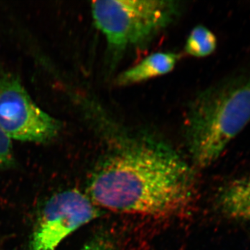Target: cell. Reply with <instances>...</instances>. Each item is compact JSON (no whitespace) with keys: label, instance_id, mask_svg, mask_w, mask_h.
Segmentation results:
<instances>
[{"label":"cell","instance_id":"1","mask_svg":"<svg viewBox=\"0 0 250 250\" xmlns=\"http://www.w3.org/2000/svg\"><path fill=\"white\" fill-rule=\"evenodd\" d=\"M107 144L90 180L95 205L118 213L170 217L193 199L191 168L170 145L147 131H134L97 110Z\"/></svg>","mask_w":250,"mask_h":250},{"label":"cell","instance_id":"2","mask_svg":"<svg viewBox=\"0 0 250 250\" xmlns=\"http://www.w3.org/2000/svg\"><path fill=\"white\" fill-rule=\"evenodd\" d=\"M250 123V70L236 72L204 90L190 103L184 137L195 165L218 160Z\"/></svg>","mask_w":250,"mask_h":250},{"label":"cell","instance_id":"3","mask_svg":"<svg viewBox=\"0 0 250 250\" xmlns=\"http://www.w3.org/2000/svg\"><path fill=\"white\" fill-rule=\"evenodd\" d=\"M95 27L106 40L113 62L128 51L147 45L178 17V1L105 0L92 2Z\"/></svg>","mask_w":250,"mask_h":250},{"label":"cell","instance_id":"4","mask_svg":"<svg viewBox=\"0 0 250 250\" xmlns=\"http://www.w3.org/2000/svg\"><path fill=\"white\" fill-rule=\"evenodd\" d=\"M0 128L11 139L46 143L54 139L60 123L33 101L17 77H0Z\"/></svg>","mask_w":250,"mask_h":250},{"label":"cell","instance_id":"5","mask_svg":"<svg viewBox=\"0 0 250 250\" xmlns=\"http://www.w3.org/2000/svg\"><path fill=\"white\" fill-rule=\"evenodd\" d=\"M98 215L95 204L79 190L59 192L41 210L27 250H56L67 236Z\"/></svg>","mask_w":250,"mask_h":250},{"label":"cell","instance_id":"6","mask_svg":"<svg viewBox=\"0 0 250 250\" xmlns=\"http://www.w3.org/2000/svg\"><path fill=\"white\" fill-rule=\"evenodd\" d=\"M216 205L225 218L250 222V174L229 181L220 188Z\"/></svg>","mask_w":250,"mask_h":250},{"label":"cell","instance_id":"7","mask_svg":"<svg viewBox=\"0 0 250 250\" xmlns=\"http://www.w3.org/2000/svg\"><path fill=\"white\" fill-rule=\"evenodd\" d=\"M180 59V54L176 52H161L150 54L119 74L116 78V85L128 86L164 76L174 70Z\"/></svg>","mask_w":250,"mask_h":250},{"label":"cell","instance_id":"8","mask_svg":"<svg viewBox=\"0 0 250 250\" xmlns=\"http://www.w3.org/2000/svg\"><path fill=\"white\" fill-rule=\"evenodd\" d=\"M218 45L215 34L204 25L194 27L186 41V53L195 58H205L211 55Z\"/></svg>","mask_w":250,"mask_h":250},{"label":"cell","instance_id":"9","mask_svg":"<svg viewBox=\"0 0 250 250\" xmlns=\"http://www.w3.org/2000/svg\"><path fill=\"white\" fill-rule=\"evenodd\" d=\"M15 164L11 139L0 128V170L12 167Z\"/></svg>","mask_w":250,"mask_h":250},{"label":"cell","instance_id":"10","mask_svg":"<svg viewBox=\"0 0 250 250\" xmlns=\"http://www.w3.org/2000/svg\"><path fill=\"white\" fill-rule=\"evenodd\" d=\"M81 250H115L111 241L106 236H98L88 242Z\"/></svg>","mask_w":250,"mask_h":250}]
</instances>
